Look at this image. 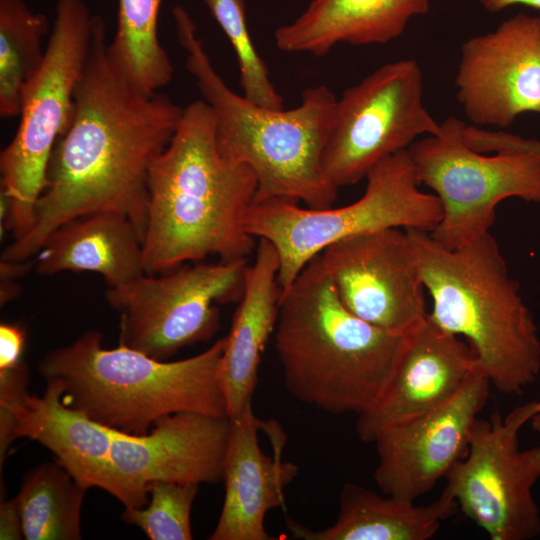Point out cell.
<instances>
[{
  "label": "cell",
  "instance_id": "f1b7e54d",
  "mask_svg": "<svg viewBox=\"0 0 540 540\" xmlns=\"http://www.w3.org/2000/svg\"><path fill=\"white\" fill-rule=\"evenodd\" d=\"M462 135L472 149L484 152H524L540 156V139L505 131H489L474 125L463 127Z\"/></svg>",
  "mask_w": 540,
  "mask_h": 540
},
{
  "label": "cell",
  "instance_id": "9c48e42d",
  "mask_svg": "<svg viewBox=\"0 0 540 540\" xmlns=\"http://www.w3.org/2000/svg\"><path fill=\"white\" fill-rule=\"evenodd\" d=\"M465 123L448 117L441 131L408 147L420 184L431 188L442 218L431 236L447 249L466 245L495 222L497 205L508 198L540 204V156L495 152L486 156L465 142Z\"/></svg>",
  "mask_w": 540,
  "mask_h": 540
},
{
  "label": "cell",
  "instance_id": "7402d4cb",
  "mask_svg": "<svg viewBox=\"0 0 540 540\" xmlns=\"http://www.w3.org/2000/svg\"><path fill=\"white\" fill-rule=\"evenodd\" d=\"M142 243L125 216L95 212L56 228L38 251L34 268L41 275L92 272L107 288H116L146 274Z\"/></svg>",
  "mask_w": 540,
  "mask_h": 540
},
{
  "label": "cell",
  "instance_id": "83f0119b",
  "mask_svg": "<svg viewBox=\"0 0 540 540\" xmlns=\"http://www.w3.org/2000/svg\"><path fill=\"white\" fill-rule=\"evenodd\" d=\"M198 489L195 483L155 481L149 486L150 502L125 508L122 519L151 540H191V509Z\"/></svg>",
  "mask_w": 540,
  "mask_h": 540
},
{
  "label": "cell",
  "instance_id": "e0dca14e",
  "mask_svg": "<svg viewBox=\"0 0 540 540\" xmlns=\"http://www.w3.org/2000/svg\"><path fill=\"white\" fill-rule=\"evenodd\" d=\"M229 431V418L195 412L163 417L144 435L114 430L111 461L130 497V508L147 505L149 486L155 481H223Z\"/></svg>",
  "mask_w": 540,
  "mask_h": 540
},
{
  "label": "cell",
  "instance_id": "44dd1931",
  "mask_svg": "<svg viewBox=\"0 0 540 540\" xmlns=\"http://www.w3.org/2000/svg\"><path fill=\"white\" fill-rule=\"evenodd\" d=\"M431 0H312L293 22L274 32L285 52L327 54L339 43L386 44L399 37Z\"/></svg>",
  "mask_w": 540,
  "mask_h": 540
},
{
  "label": "cell",
  "instance_id": "1f68e13d",
  "mask_svg": "<svg viewBox=\"0 0 540 540\" xmlns=\"http://www.w3.org/2000/svg\"><path fill=\"white\" fill-rule=\"evenodd\" d=\"M35 267V259L24 261L0 260L1 280L15 281L24 277Z\"/></svg>",
  "mask_w": 540,
  "mask_h": 540
},
{
  "label": "cell",
  "instance_id": "e575fe53",
  "mask_svg": "<svg viewBox=\"0 0 540 540\" xmlns=\"http://www.w3.org/2000/svg\"><path fill=\"white\" fill-rule=\"evenodd\" d=\"M530 425L536 432H540V410L531 418Z\"/></svg>",
  "mask_w": 540,
  "mask_h": 540
},
{
  "label": "cell",
  "instance_id": "4fadbf2b",
  "mask_svg": "<svg viewBox=\"0 0 540 540\" xmlns=\"http://www.w3.org/2000/svg\"><path fill=\"white\" fill-rule=\"evenodd\" d=\"M29 372L15 368L0 373V466L11 443L19 437L48 448L72 477L89 489L97 487L131 507L111 461L114 430L63 401L58 378L46 379L42 396L30 395Z\"/></svg>",
  "mask_w": 540,
  "mask_h": 540
},
{
  "label": "cell",
  "instance_id": "484cf974",
  "mask_svg": "<svg viewBox=\"0 0 540 540\" xmlns=\"http://www.w3.org/2000/svg\"><path fill=\"white\" fill-rule=\"evenodd\" d=\"M49 30L46 15L33 12L23 0H0V116L14 118L23 91L41 66L42 39Z\"/></svg>",
  "mask_w": 540,
  "mask_h": 540
},
{
  "label": "cell",
  "instance_id": "8fae6325",
  "mask_svg": "<svg viewBox=\"0 0 540 540\" xmlns=\"http://www.w3.org/2000/svg\"><path fill=\"white\" fill-rule=\"evenodd\" d=\"M540 410V400L501 416L477 418L467 454L445 477L442 494L491 540H529L540 534L532 489L540 479V446L521 449L519 432Z\"/></svg>",
  "mask_w": 540,
  "mask_h": 540
},
{
  "label": "cell",
  "instance_id": "9a60e30c",
  "mask_svg": "<svg viewBox=\"0 0 540 540\" xmlns=\"http://www.w3.org/2000/svg\"><path fill=\"white\" fill-rule=\"evenodd\" d=\"M489 380L480 372L440 406L381 431L374 479L380 491L416 502L467 454L472 426L485 406Z\"/></svg>",
  "mask_w": 540,
  "mask_h": 540
},
{
  "label": "cell",
  "instance_id": "5bb4252c",
  "mask_svg": "<svg viewBox=\"0 0 540 540\" xmlns=\"http://www.w3.org/2000/svg\"><path fill=\"white\" fill-rule=\"evenodd\" d=\"M319 255L340 300L360 319L397 335L427 319L424 287L406 230L349 237Z\"/></svg>",
  "mask_w": 540,
  "mask_h": 540
},
{
  "label": "cell",
  "instance_id": "f546056e",
  "mask_svg": "<svg viewBox=\"0 0 540 540\" xmlns=\"http://www.w3.org/2000/svg\"><path fill=\"white\" fill-rule=\"evenodd\" d=\"M26 342V332L15 323L0 324V369L18 365Z\"/></svg>",
  "mask_w": 540,
  "mask_h": 540
},
{
  "label": "cell",
  "instance_id": "5b68a950",
  "mask_svg": "<svg viewBox=\"0 0 540 540\" xmlns=\"http://www.w3.org/2000/svg\"><path fill=\"white\" fill-rule=\"evenodd\" d=\"M406 232L432 298L429 320L465 338L478 371L498 392L521 395L540 373V337L497 240L487 232L447 249L428 231Z\"/></svg>",
  "mask_w": 540,
  "mask_h": 540
},
{
  "label": "cell",
  "instance_id": "2e32d148",
  "mask_svg": "<svg viewBox=\"0 0 540 540\" xmlns=\"http://www.w3.org/2000/svg\"><path fill=\"white\" fill-rule=\"evenodd\" d=\"M457 100L474 126L540 114V17L524 13L461 45Z\"/></svg>",
  "mask_w": 540,
  "mask_h": 540
},
{
  "label": "cell",
  "instance_id": "4316f807",
  "mask_svg": "<svg viewBox=\"0 0 540 540\" xmlns=\"http://www.w3.org/2000/svg\"><path fill=\"white\" fill-rule=\"evenodd\" d=\"M235 51L244 96L270 109H283V98L269 77L266 64L251 39L245 0H204Z\"/></svg>",
  "mask_w": 540,
  "mask_h": 540
},
{
  "label": "cell",
  "instance_id": "6da1fadb",
  "mask_svg": "<svg viewBox=\"0 0 540 540\" xmlns=\"http://www.w3.org/2000/svg\"><path fill=\"white\" fill-rule=\"evenodd\" d=\"M107 44L105 22L94 15L87 58L49 160L34 224L4 248L2 260L31 259L56 228L95 212L125 216L144 240L150 169L173 138L184 108L130 84L111 62Z\"/></svg>",
  "mask_w": 540,
  "mask_h": 540
},
{
  "label": "cell",
  "instance_id": "52a82bcc",
  "mask_svg": "<svg viewBox=\"0 0 540 540\" xmlns=\"http://www.w3.org/2000/svg\"><path fill=\"white\" fill-rule=\"evenodd\" d=\"M365 179L362 197L341 207L309 208L285 198L253 201L246 229L275 247L281 294L313 257L335 242L389 228L432 232L440 222L441 203L435 194L420 190L407 149L379 162Z\"/></svg>",
  "mask_w": 540,
  "mask_h": 540
},
{
  "label": "cell",
  "instance_id": "ffe728a7",
  "mask_svg": "<svg viewBox=\"0 0 540 540\" xmlns=\"http://www.w3.org/2000/svg\"><path fill=\"white\" fill-rule=\"evenodd\" d=\"M280 263L275 247L259 238L255 259L246 270L245 288L234 313L218 365L228 417L253 399L261 353L274 333L281 296Z\"/></svg>",
  "mask_w": 540,
  "mask_h": 540
},
{
  "label": "cell",
  "instance_id": "d4e9b609",
  "mask_svg": "<svg viewBox=\"0 0 540 540\" xmlns=\"http://www.w3.org/2000/svg\"><path fill=\"white\" fill-rule=\"evenodd\" d=\"M86 490L58 462L30 470L17 496L24 539H81L80 515Z\"/></svg>",
  "mask_w": 540,
  "mask_h": 540
},
{
  "label": "cell",
  "instance_id": "cb8c5ba5",
  "mask_svg": "<svg viewBox=\"0 0 540 540\" xmlns=\"http://www.w3.org/2000/svg\"><path fill=\"white\" fill-rule=\"evenodd\" d=\"M163 0H118L117 27L107 53L120 74L145 94L166 86L174 67L158 35Z\"/></svg>",
  "mask_w": 540,
  "mask_h": 540
},
{
  "label": "cell",
  "instance_id": "277c9868",
  "mask_svg": "<svg viewBox=\"0 0 540 540\" xmlns=\"http://www.w3.org/2000/svg\"><path fill=\"white\" fill-rule=\"evenodd\" d=\"M172 14L186 69L214 114L218 149L253 170L254 201L285 198L309 208L332 206L338 188L323 172L322 154L337 103L333 92L319 85L304 90L293 109L260 106L236 94L217 73L189 12L178 5Z\"/></svg>",
  "mask_w": 540,
  "mask_h": 540
},
{
  "label": "cell",
  "instance_id": "ac0fdd59",
  "mask_svg": "<svg viewBox=\"0 0 540 540\" xmlns=\"http://www.w3.org/2000/svg\"><path fill=\"white\" fill-rule=\"evenodd\" d=\"M476 372L477 357L469 344L427 317L405 335L403 351L381 399L358 415V437L373 443L384 429L446 402Z\"/></svg>",
  "mask_w": 540,
  "mask_h": 540
},
{
  "label": "cell",
  "instance_id": "30bf717a",
  "mask_svg": "<svg viewBox=\"0 0 540 540\" xmlns=\"http://www.w3.org/2000/svg\"><path fill=\"white\" fill-rule=\"evenodd\" d=\"M247 267L246 259L196 261L107 288L106 301L121 317L119 344L166 360L208 341L219 329L217 305L241 300Z\"/></svg>",
  "mask_w": 540,
  "mask_h": 540
},
{
  "label": "cell",
  "instance_id": "836d02e7",
  "mask_svg": "<svg viewBox=\"0 0 540 540\" xmlns=\"http://www.w3.org/2000/svg\"><path fill=\"white\" fill-rule=\"evenodd\" d=\"M20 294L19 285L15 281L1 280L0 303L5 305Z\"/></svg>",
  "mask_w": 540,
  "mask_h": 540
},
{
  "label": "cell",
  "instance_id": "8992f818",
  "mask_svg": "<svg viewBox=\"0 0 540 540\" xmlns=\"http://www.w3.org/2000/svg\"><path fill=\"white\" fill-rule=\"evenodd\" d=\"M226 337L195 356L165 361L119 344L102 346L89 330L69 345L45 354L39 370L58 378L63 401L115 431L144 435L178 412L229 418L218 365Z\"/></svg>",
  "mask_w": 540,
  "mask_h": 540
},
{
  "label": "cell",
  "instance_id": "ba28073f",
  "mask_svg": "<svg viewBox=\"0 0 540 540\" xmlns=\"http://www.w3.org/2000/svg\"><path fill=\"white\" fill-rule=\"evenodd\" d=\"M93 20L83 0H57L43 62L23 91L18 128L0 154L1 190L10 203L4 231L12 240L34 224L49 160L87 58Z\"/></svg>",
  "mask_w": 540,
  "mask_h": 540
},
{
  "label": "cell",
  "instance_id": "d6986e66",
  "mask_svg": "<svg viewBox=\"0 0 540 540\" xmlns=\"http://www.w3.org/2000/svg\"><path fill=\"white\" fill-rule=\"evenodd\" d=\"M253 399L230 419L224 461V502L210 540H272L264 520L271 509L285 506V488L298 473L292 462L271 458L260 448Z\"/></svg>",
  "mask_w": 540,
  "mask_h": 540
},
{
  "label": "cell",
  "instance_id": "603a6c76",
  "mask_svg": "<svg viewBox=\"0 0 540 540\" xmlns=\"http://www.w3.org/2000/svg\"><path fill=\"white\" fill-rule=\"evenodd\" d=\"M458 511L457 503L444 494L417 505L347 482L341 488L338 515L331 526L315 530L290 518L285 523L298 540H428Z\"/></svg>",
  "mask_w": 540,
  "mask_h": 540
},
{
  "label": "cell",
  "instance_id": "7a4b0ae2",
  "mask_svg": "<svg viewBox=\"0 0 540 540\" xmlns=\"http://www.w3.org/2000/svg\"><path fill=\"white\" fill-rule=\"evenodd\" d=\"M148 222L143 240L145 273L169 272L187 262L218 256L246 259L255 238L246 229L257 178L246 164L224 158L215 117L202 99L183 110L166 149L151 166Z\"/></svg>",
  "mask_w": 540,
  "mask_h": 540
},
{
  "label": "cell",
  "instance_id": "d6a6232c",
  "mask_svg": "<svg viewBox=\"0 0 540 540\" xmlns=\"http://www.w3.org/2000/svg\"><path fill=\"white\" fill-rule=\"evenodd\" d=\"M480 5L488 12L498 13L514 5H525L540 9V0H478Z\"/></svg>",
  "mask_w": 540,
  "mask_h": 540
},
{
  "label": "cell",
  "instance_id": "7c38bea8",
  "mask_svg": "<svg viewBox=\"0 0 540 540\" xmlns=\"http://www.w3.org/2000/svg\"><path fill=\"white\" fill-rule=\"evenodd\" d=\"M438 123L423 102V74L414 59L384 64L347 89L336 103L323 149L322 168L338 189L365 179L382 160Z\"/></svg>",
  "mask_w": 540,
  "mask_h": 540
},
{
  "label": "cell",
  "instance_id": "3957f363",
  "mask_svg": "<svg viewBox=\"0 0 540 540\" xmlns=\"http://www.w3.org/2000/svg\"><path fill=\"white\" fill-rule=\"evenodd\" d=\"M274 346L284 385L299 402L360 415L387 389L405 335L354 315L340 300L320 255L281 294Z\"/></svg>",
  "mask_w": 540,
  "mask_h": 540
},
{
  "label": "cell",
  "instance_id": "4dcf8cb0",
  "mask_svg": "<svg viewBox=\"0 0 540 540\" xmlns=\"http://www.w3.org/2000/svg\"><path fill=\"white\" fill-rule=\"evenodd\" d=\"M24 538L22 517L17 497L1 501L0 539L19 540Z\"/></svg>",
  "mask_w": 540,
  "mask_h": 540
}]
</instances>
